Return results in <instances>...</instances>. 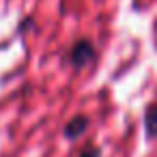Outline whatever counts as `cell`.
<instances>
[{
    "label": "cell",
    "instance_id": "1",
    "mask_svg": "<svg viewBox=\"0 0 157 157\" xmlns=\"http://www.w3.org/2000/svg\"><path fill=\"white\" fill-rule=\"evenodd\" d=\"M97 50H95V43L90 39H78L65 54V60L73 67V69H82L86 67L88 63H93Z\"/></svg>",
    "mask_w": 157,
    "mask_h": 157
},
{
    "label": "cell",
    "instance_id": "5",
    "mask_svg": "<svg viewBox=\"0 0 157 157\" xmlns=\"http://www.w3.org/2000/svg\"><path fill=\"white\" fill-rule=\"evenodd\" d=\"M28 26H33V20H30V17H26V20H24V22L20 24V28H17V33H24V30H26Z\"/></svg>",
    "mask_w": 157,
    "mask_h": 157
},
{
    "label": "cell",
    "instance_id": "4",
    "mask_svg": "<svg viewBox=\"0 0 157 157\" xmlns=\"http://www.w3.org/2000/svg\"><path fill=\"white\" fill-rule=\"evenodd\" d=\"M78 157H101V148L95 146V144H88V146L82 148V153H80Z\"/></svg>",
    "mask_w": 157,
    "mask_h": 157
},
{
    "label": "cell",
    "instance_id": "2",
    "mask_svg": "<svg viewBox=\"0 0 157 157\" xmlns=\"http://www.w3.org/2000/svg\"><path fill=\"white\" fill-rule=\"evenodd\" d=\"M86 129H88V116L78 114V116H73V118L63 127V136H65L67 140H78Z\"/></svg>",
    "mask_w": 157,
    "mask_h": 157
},
{
    "label": "cell",
    "instance_id": "3",
    "mask_svg": "<svg viewBox=\"0 0 157 157\" xmlns=\"http://www.w3.org/2000/svg\"><path fill=\"white\" fill-rule=\"evenodd\" d=\"M144 133L146 138H157V101L144 110Z\"/></svg>",
    "mask_w": 157,
    "mask_h": 157
}]
</instances>
